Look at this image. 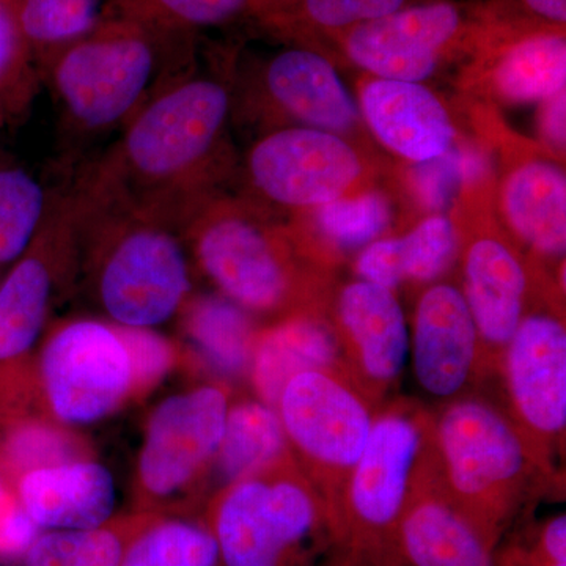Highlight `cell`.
<instances>
[{
  "mask_svg": "<svg viewBox=\"0 0 566 566\" xmlns=\"http://www.w3.org/2000/svg\"><path fill=\"white\" fill-rule=\"evenodd\" d=\"M506 7L535 24L566 28V0H504Z\"/></svg>",
  "mask_w": 566,
  "mask_h": 566,
  "instance_id": "cell-40",
  "label": "cell"
},
{
  "mask_svg": "<svg viewBox=\"0 0 566 566\" xmlns=\"http://www.w3.org/2000/svg\"><path fill=\"white\" fill-rule=\"evenodd\" d=\"M219 546L212 532L189 523H166L145 532L120 566H216Z\"/></svg>",
  "mask_w": 566,
  "mask_h": 566,
  "instance_id": "cell-32",
  "label": "cell"
},
{
  "mask_svg": "<svg viewBox=\"0 0 566 566\" xmlns=\"http://www.w3.org/2000/svg\"><path fill=\"white\" fill-rule=\"evenodd\" d=\"M191 40L111 17L70 44L41 73L74 136L125 126L192 63Z\"/></svg>",
  "mask_w": 566,
  "mask_h": 566,
  "instance_id": "cell-3",
  "label": "cell"
},
{
  "mask_svg": "<svg viewBox=\"0 0 566 566\" xmlns=\"http://www.w3.org/2000/svg\"><path fill=\"white\" fill-rule=\"evenodd\" d=\"M40 74L59 52L109 18V0H11Z\"/></svg>",
  "mask_w": 566,
  "mask_h": 566,
  "instance_id": "cell-27",
  "label": "cell"
},
{
  "mask_svg": "<svg viewBox=\"0 0 566 566\" xmlns=\"http://www.w3.org/2000/svg\"><path fill=\"white\" fill-rule=\"evenodd\" d=\"M251 367L256 394L274 409L294 376L340 368V346L329 311L285 316L256 333Z\"/></svg>",
  "mask_w": 566,
  "mask_h": 566,
  "instance_id": "cell-23",
  "label": "cell"
},
{
  "mask_svg": "<svg viewBox=\"0 0 566 566\" xmlns=\"http://www.w3.org/2000/svg\"><path fill=\"white\" fill-rule=\"evenodd\" d=\"M564 294L532 304L506 345L499 375L509 397L506 415L526 439L543 474L556 472L566 433V327Z\"/></svg>",
  "mask_w": 566,
  "mask_h": 566,
  "instance_id": "cell-11",
  "label": "cell"
},
{
  "mask_svg": "<svg viewBox=\"0 0 566 566\" xmlns=\"http://www.w3.org/2000/svg\"><path fill=\"white\" fill-rule=\"evenodd\" d=\"M262 87L279 114L359 144L356 137L365 128L359 106L322 52L308 46L277 52L264 65Z\"/></svg>",
  "mask_w": 566,
  "mask_h": 566,
  "instance_id": "cell-19",
  "label": "cell"
},
{
  "mask_svg": "<svg viewBox=\"0 0 566 566\" xmlns=\"http://www.w3.org/2000/svg\"><path fill=\"white\" fill-rule=\"evenodd\" d=\"M20 494L40 527L57 531L99 528L115 506L114 479L95 463L33 469L21 480Z\"/></svg>",
  "mask_w": 566,
  "mask_h": 566,
  "instance_id": "cell-22",
  "label": "cell"
},
{
  "mask_svg": "<svg viewBox=\"0 0 566 566\" xmlns=\"http://www.w3.org/2000/svg\"><path fill=\"white\" fill-rule=\"evenodd\" d=\"M532 551L547 562H566V517L558 515L547 521L535 539Z\"/></svg>",
  "mask_w": 566,
  "mask_h": 566,
  "instance_id": "cell-41",
  "label": "cell"
},
{
  "mask_svg": "<svg viewBox=\"0 0 566 566\" xmlns=\"http://www.w3.org/2000/svg\"><path fill=\"white\" fill-rule=\"evenodd\" d=\"M433 442L447 497L497 549L528 491L547 480L526 439L497 406L463 397L434 415Z\"/></svg>",
  "mask_w": 566,
  "mask_h": 566,
  "instance_id": "cell-4",
  "label": "cell"
},
{
  "mask_svg": "<svg viewBox=\"0 0 566 566\" xmlns=\"http://www.w3.org/2000/svg\"><path fill=\"white\" fill-rule=\"evenodd\" d=\"M123 554L114 532L54 531L36 536L25 553V566H120Z\"/></svg>",
  "mask_w": 566,
  "mask_h": 566,
  "instance_id": "cell-34",
  "label": "cell"
},
{
  "mask_svg": "<svg viewBox=\"0 0 566 566\" xmlns=\"http://www.w3.org/2000/svg\"><path fill=\"white\" fill-rule=\"evenodd\" d=\"M277 415L290 452L322 495L331 527L368 442L376 412L340 368L311 370L283 387Z\"/></svg>",
  "mask_w": 566,
  "mask_h": 566,
  "instance_id": "cell-10",
  "label": "cell"
},
{
  "mask_svg": "<svg viewBox=\"0 0 566 566\" xmlns=\"http://www.w3.org/2000/svg\"><path fill=\"white\" fill-rule=\"evenodd\" d=\"M433 424V412L409 398L378 409L342 495L335 543L359 557L398 549L401 515L416 480L434 455Z\"/></svg>",
  "mask_w": 566,
  "mask_h": 566,
  "instance_id": "cell-6",
  "label": "cell"
},
{
  "mask_svg": "<svg viewBox=\"0 0 566 566\" xmlns=\"http://www.w3.org/2000/svg\"><path fill=\"white\" fill-rule=\"evenodd\" d=\"M357 106L368 132L405 163L441 156L460 137L441 96L422 82L367 74L359 82Z\"/></svg>",
  "mask_w": 566,
  "mask_h": 566,
  "instance_id": "cell-20",
  "label": "cell"
},
{
  "mask_svg": "<svg viewBox=\"0 0 566 566\" xmlns=\"http://www.w3.org/2000/svg\"><path fill=\"white\" fill-rule=\"evenodd\" d=\"M281 2H283V0H253V17L259 20L260 17L273 10L274 7H277Z\"/></svg>",
  "mask_w": 566,
  "mask_h": 566,
  "instance_id": "cell-43",
  "label": "cell"
},
{
  "mask_svg": "<svg viewBox=\"0 0 566 566\" xmlns=\"http://www.w3.org/2000/svg\"><path fill=\"white\" fill-rule=\"evenodd\" d=\"M74 196L81 229L98 240L102 251L98 292L107 314L136 329L169 319L191 290L177 223L81 182Z\"/></svg>",
  "mask_w": 566,
  "mask_h": 566,
  "instance_id": "cell-5",
  "label": "cell"
},
{
  "mask_svg": "<svg viewBox=\"0 0 566 566\" xmlns=\"http://www.w3.org/2000/svg\"><path fill=\"white\" fill-rule=\"evenodd\" d=\"M41 368L52 409L69 423L103 419L132 389L126 346L102 323L63 327L44 349Z\"/></svg>",
  "mask_w": 566,
  "mask_h": 566,
  "instance_id": "cell-13",
  "label": "cell"
},
{
  "mask_svg": "<svg viewBox=\"0 0 566 566\" xmlns=\"http://www.w3.org/2000/svg\"><path fill=\"white\" fill-rule=\"evenodd\" d=\"M395 200L378 186L296 212L292 227L308 253L334 271L345 255L392 234Z\"/></svg>",
  "mask_w": 566,
  "mask_h": 566,
  "instance_id": "cell-24",
  "label": "cell"
},
{
  "mask_svg": "<svg viewBox=\"0 0 566 566\" xmlns=\"http://www.w3.org/2000/svg\"><path fill=\"white\" fill-rule=\"evenodd\" d=\"M463 80L471 91L510 106L545 102L566 91L565 29L523 20L504 7L465 62Z\"/></svg>",
  "mask_w": 566,
  "mask_h": 566,
  "instance_id": "cell-15",
  "label": "cell"
},
{
  "mask_svg": "<svg viewBox=\"0 0 566 566\" xmlns=\"http://www.w3.org/2000/svg\"><path fill=\"white\" fill-rule=\"evenodd\" d=\"M329 566H365L364 562L360 560L356 554L352 553V551L346 549V547H342L340 556L335 558L333 564Z\"/></svg>",
  "mask_w": 566,
  "mask_h": 566,
  "instance_id": "cell-42",
  "label": "cell"
},
{
  "mask_svg": "<svg viewBox=\"0 0 566 566\" xmlns=\"http://www.w3.org/2000/svg\"><path fill=\"white\" fill-rule=\"evenodd\" d=\"M2 495H3L2 483H0V502H2Z\"/></svg>",
  "mask_w": 566,
  "mask_h": 566,
  "instance_id": "cell-44",
  "label": "cell"
},
{
  "mask_svg": "<svg viewBox=\"0 0 566 566\" xmlns=\"http://www.w3.org/2000/svg\"><path fill=\"white\" fill-rule=\"evenodd\" d=\"M400 178L409 193V200L424 216L444 214L447 208L455 205L463 188L457 142L433 159L406 163Z\"/></svg>",
  "mask_w": 566,
  "mask_h": 566,
  "instance_id": "cell-36",
  "label": "cell"
},
{
  "mask_svg": "<svg viewBox=\"0 0 566 566\" xmlns=\"http://www.w3.org/2000/svg\"><path fill=\"white\" fill-rule=\"evenodd\" d=\"M512 155L506 156L504 177L495 182V216L528 259L546 271V263H565V170L539 151L517 147Z\"/></svg>",
  "mask_w": 566,
  "mask_h": 566,
  "instance_id": "cell-17",
  "label": "cell"
},
{
  "mask_svg": "<svg viewBox=\"0 0 566 566\" xmlns=\"http://www.w3.org/2000/svg\"><path fill=\"white\" fill-rule=\"evenodd\" d=\"M36 248L0 286V363L28 352L46 318L54 274L39 241Z\"/></svg>",
  "mask_w": 566,
  "mask_h": 566,
  "instance_id": "cell-26",
  "label": "cell"
},
{
  "mask_svg": "<svg viewBox=\"0 0 566 566\" xmlns=\"http://www.w3.org/2000/svg\"><path fill=\"white\" fill-rule=\"evenodd\" d=\"M417 382L438 398H455L476 379L479 334L463 293L434 283L417 303L409 340Z\"/></svg>",
  "mask_w": 566,
  "mask_h": 566,
  "instance_id": "cell-18",
  "label": "cell"
},
{
  "mask_svg": "<svg viewBox=\"0 0 566 566\" xmlns=\"http://www.w3.org/2000/svg\"><path fill=\"white\" fill-rule=\"evenodd\" d=\"M226 566H300L327 538L329 513L293 455L227 488L214 513Z\"/></svg>",
  "mask_w": 566,
  "mask_h": 566,
  "instance_id": "cell-8",
  "label": "cell"
},
{
  "mask_svg": "<svg viewBox=\"0 0 566 566\" xmlns=\"http://www.w3.org/2000/svg\"><path fill=\"white\" fill-rule=\"evenodd\" d=\"M50 205L31 174L0 170V263L18 259L43 226Z\"/></svg>",
  "mask_w": 566,
  "mask_h": 566,
  "instance_id": "cell-31",
  "label": "cell"
},
{
  "mask_svg": "<svg viewBox=\"0 0 566 566\" xmlns=\"http://www.w3.org/2000/svg\"><path fill=\"white\" fill-rule=\"evenodd\" d=\"M245 14L253 17V0H109V18H125L186 40Z\"/></svg>",
  "mask_w": 566,
  "mask_h": 566,
  "instance_id": "cell-30",
  "label": "cell"
},
{
  "mask_svg": "<svg viewBox=\"0 0 566 566\" xmlns=\"http://www.w3.org/2000/svg\"><path fill=\"white\" fill-rule=\"evenodd\" d=\"M397 545L409 566H501L497 549L447 497L436 455L416 480L398 524Z\"/></svg>",
  "mask_w": 566,
  "mask_h": 566,
  "instance_id": "cell-21",
  "label": "cell"
},
{
  "mask_svg": "<svg viewBox=\"0 0 566 566\" xmlns=\"http://www.w3.org/2000/svg\"><path fill=\"white\" fill-rule=\"evenodd\" d=\"M178 229L203 273L244 311L277 319L329 311L334 271L262 205L212 189L186 208Z\"/></svg>",
  "mask_w": 566,
  "mask_h": 566,
  "instance_id": "cell-2",
  "label": "cell"
},
{
  "mask_svg": "<svg viewBox=\"0 0 566 566\" xmlns=\"http://www.w3.org/2000/svg\"><path fill=\"white\" fill-rule=\"evenodd\" d=\"M232 103L227 82L191 63L123 126L120 139L80 181L178 226L193 200L218 189Z\"/></svg>",
  "mask_w": 566,
  "mask_h": 566,
  "instance_id": "cell-1",
  "label": "cell"
},
{
  "mask_svg": "<svg viewBox=\"0 0 566 566\" xmlns=\"http://www.w3.org/2000/svg\"><path fill=\"white\" fill-rule=\"evenodd\" d=\"M450 218L460 240L463 293L479 334L476 379L499 374L502 356L532 304L556 279L523 252L494 210V189L461 192Z\"/></svg>",
  "mask_w": 566,
  "mask_h": 566,
  "instance_id": "cell-7",
  "label": "cell"
},
{
  "mask_svg": "<svg viewBox=\"0 0 566 566\" xmlns=\"http://www.w3.org/2000/svg\"><path fill=\"white\" fill-rule=\"evenodd\" d=\"M40 74L22 39L11 0H0V128L24 109Z\"/></svg>",
  "mask_w": 566,
  "mask_h": 566,
  "instance_id": "cell-35",
  "label": "cell"
},
{
  "mask_svg": "<svg viewBox=\"0 0 566 566\" xmlns=\"http://www.w3.org/2000/svg\"><path fill=\"white\" fill-rule=\"evenodd\" d=\"M419 0H283L259 18L268 28L296 40L334 36L363 22L378 20Z\"/></svg>",
  "mask_w": 566,
  "mask_h": 566,
  "instance_id": "cell-29",
  "label": "cell"
},
{
  "mask_svg": "<svg viewBox=\"0 0 566 566\" xmlns=\"http://www.w3.org/2000/svg\"><path fill=\"white\" fill-rule=\"evenodd\" d=\"M292 455L277 409L263 401H241L227 412L218 472L227 485L260 474Z\"/></svg>",
  "mask_w": 566,
  "mask_h": 566,
  "instance_id": "cell-25",
  "label": "cell"
},
{
  "mask_svg": "<svg viewBox=\"0 0 566 566\" xmlns=\"http://www.w3.org/2000/svg\"><path fill=\"white\" fill-rule=\"evenodd\" d=\"M497 18L495 0H428L354 25L331 40L368 76L423 84L447 63L468 62Z\"/></svg>",
  "mask_w": 566,
  "mask_h": 566,
  "instance_id": "cell-9",
  "label": "cell"
},
{
  "mask_svg": "<svg viewBox=\"0 0 566 566\" xmlns=\"http://www.w3.org/2000/svg\"><path fill=\"white\" fill-rule=\"evenodd\" d=\"M329 318L340 346V370L381 408L409 354L408 323L397 294L357 279L335 290Z\"/></svg>",
  "mask_w": 566,
  "mask_h": 566,
  "instance_id": "cell-14",
  "label": "cell"
},
{
  "mask_svg": "<svg viewBox=\"0 0 566 566\" xmlns=\"http://www.w3.org/2000/svg\"><path fill=\"white\" fill-rule=\"evenodd\" d=\"M39 527L24 506H11L9 512L0 517V551L10 554L28 551L35 542Z\"/></svg>",
  "mask_w": 566,
  "mask_h": 566,
  "instance_id": "cell-39",
  "label": "cell"
},
{
  "mask_svg": "<svg viewBox=\"0 0 566 566\" xmlns=\"http://www.w3.org/2000/svg\"><path fill=\"white\" fill-rule=\"evenodd\" d=\"M118 335L128 352L134 389L142 390L156 385L172 364L170 345L148 329L125 327Z\"/></svg>",
  "mask_w": 566,
  "mask_h": 566,
  "instance_id": "cell-37",
  "label": "cell"
},
{
  "mask_svg": "<svg viewBox=\"0 0 566 566\" xmlns=\"http://www.w3.org/2000/svg\"><path fill=\"white\" fill-rule=\"evenodd\" d=\"M539 148L549 158L560 163L566 148V91L556 93L539 103L538 114Z\"/></svg>",
  "mask_w": 566,
  "mask_h": 566,
  "instance_id": "cell-38",
  "label": "cell"
},
{
  "mask_svg": "<svg viewBox=\"0 0 566 566\" xmlns=\"http://www.w3.org/2000/svg\"><path fill=\"white\" fill-rule=\"evenodd\" d=\"M405 282L431 283L452 270L460 253L455 222L447 214L424 216L409 232L397 237Z\"/></svg>",
  "mask_w": 566,
  "mask_h": 566,
  "instance_id": "cell-33",
  "label": "cell"
},
{
  "mask_svg": "<svg viewBox=\"0 0 566 566\" xmlns=\"http://www.w3.org/2000/svg\"><path fill=\"white\" fill-rule=\"evenodd\" d=\"M229 401L219 387L167 398L153 412L139 474L148 493L170 495L191 482L221 446Z\"/></svg>",
  "mask_w": 566,
  "mask_h": 566,
  "instance_id": "cell-16",
  "label": "cell"
},
{
  "mask_svg": "<svg viewBox=\"0 0 566 566\" xmlns=\"http://www.w3.org/2000/svg\"><path fill=\"white\" fill-rule=\"evenodd\" d=\"M245 177L253 202L294 212L376 186L375 166L359 144L307 126H285L256 140Z\"/></svg>",
  "mask_w": 566,
  "mask_h": 566,
  "instance_id": "cell-12",
  "label": "cell"
},
{
  "mask_svg": "<svg viewBox=\"0 0 566 566\" xmlns=\"http://www.w3.org/2000/svg\"><path fill=\"white\" fill-rule=\"evenodd\" d=\"M186 326L207 363L227 376H240L252 363L256 333L243 307L226 296H200L186 314Z\"/></svg>",
  "mask_w": 566,
  "mask_h": 566,
  "instance_id": "cell-28",
  "label": "cell"
}]
</instances>
